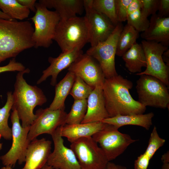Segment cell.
Listing matches in <instances>:
<instances>
[{
  "label": "cell",
  "mask_w": 169,
  "mask_h": 169,
  "mask_svg": "<svg viewBox=\"0 0 169 169\" xmlns=\"http://www.w3.org/2000/svg\"><path fill=\"white\" fill-rule=\"evenodd\" d=\"M132 82L118 75L105 79L102 87L106 109L110 117L117 115L143 114L146 107L131 95Z\"/></svg>",
  "instance_id": "cell-1"
},
{
  "label": "cell",
  "mask_w": 169,
  "mask_h": 169,
  "mask_svg": "<svg viewBox=\"0 0 169 169\" xmlns=\"http://www.w3.org/2000/svg\"><path fill=\"white\" fill-rule=\"evenodd\" d=\"M34 28L29 21L0 18V63L34 47Z\"/></svg>",
  "instance_id": "cell-2"
},
{
  "label": "cell",
  "mask_w": 169,
  "mask_h": 169,
  "mask_svg": "<svg viewBox=\"0 0 169 169\" xmlns=\"http://www.w3.org/2000/svg\"><path fill=\"white\" fill-rule=\"evenodd\" d=\"M30 70L26 68L19 72L16 77L13 93L12 110L17 111L23 127L30 126L35 117L33 110L36 106H41L47 99L42 90L36 85L28 84L23 78Z\"/></svg>",
  "instance_id": "cell-3"
},
{
  "label": "cell",
  "mask_w": 169,
  "mask_h": 169,
  "mask_svg": "<svg viewBox=\"0 0 169 169\" xmlns=\"http://www.w3.org/2000/svg\"><path fill=\"white\" fill-rule=\"evenodd\" d=\"M89 25L85 16L60 20L53 38L62 52L69 51L77 47L82 49L89 43Z\"/></svg>",
  "instance_id": "cell-4"
},
{
  "label": "cell",
  "mask_w": 169,
  "mask_h": 169,
  "mask_svg": "<svg viewBox=\"0 0 169 169\" xmlns=\"http://www.w3.org/2000/svg\"><path fill=\"white\" fill-rule=\"evenodd\" d=\"M36 12L30 19L34 25L32 38L34 47L48 48L52 44L56 26L60 18L55 11L49 10L42 4H35Z\"/></svg>",
  "instance_id": "cell-5"
},
{
  "label": "cell",
  "mask_w": 169,
  "mask_h": 169,
  "mask_svg": "<svg viewBox=\"0 0 169 169\" xmlns=\"http://www.w3.org/2000/svg\"><path fill=\"white\" fill-rule=\"evenodd\" d=\"M136 82L138 102L145 107L168 108L169 93L168 87L157 78L142 74Z\"/></svg>",
  "instance_id": "cell-6"
},
{
  "label": "cell",
  "mask_w": 169,
  "mask_h": 169,
  "mask_svg": "<svg viewBox=\"0 0 169 169\" xmlns=\"http://www.w3.org/2000/svg\"><path fill=\"white\" fill-rule=\"evenodd\" d=\"M115 126L105 123L104 127L92 136L101 148L108 161L122 154L128 147L138 141L122 133Z\"/></svg>",
  "instance_id": "cell-7"
},
{
  "label": "cell",
  "mask_w": 169,
  "mask_h": 169,
  "mask_svg": "<svg viewBox=\"0 0 169 169\" xmlns=\"http://www.w3.org/2000/svg\"><path fill=\"white\" fill-rule=\"evenodd\" d=\"M123 28L122 23L119 22L106 40L91 47L86 51V54L99 63L105 79L118 75L115 67V57L118 39Z\"/></svg>",
  "instance_id": "cell-8"
},
{
  "label": "cell",
  "mask_w": 169,
  "mask_h": 169,
  "mask_svg": "<svg viewBox=\"0 0 169 169\" xmlns=\"http://www.w3.org/2000/svg\"><path fill=\"white\" fill-rule=\"evenodd\" d=\"M10 116L12 124V146L9 150L0 157V159L4 166L13 167L17 161L19 165L25 162V155L30 141L28 138L30 126L23 127L17 112L12 110Z\"/></svg>",
  "instance_id": "cell-9"
},
{
  "label": "cell",
  "mask_w": 169,
  "mask_h": 169,
  "mask_svg": "<svg viewBox=\"0 0 169 169\" xmlns=\"http://www.w3.org/2000/svg\"><path fill=\"white\" fill-rule=\"evenodd\" d=\"M80 169H106L109 162L92 137L80 138L71 143Z\"/></svg>",
  "instance_id": "cell-10"
},
{
  "label": "cell",
  "mask_w": 169,
  "mask_h": 169,
  "mask_svg": "<svg viewBox=\"0 0 169 169\" xmlns=\"http://www.w3.org/2000/svg\"><path fill=\"white\" fill-rule=\"evenodd\" d=\"M141 45L146 57V66L145 70L138 75L146 74L156 77L169 86V67L164 62L162 55L168 47L156 42L143 40Z\"/></svg>",
  "instance_id": "cell-11"
},
{
  "label": "cell",
  "mask_w": 169,
  "mask_h": 169,
  "mask_svg": "<svg viewBox=\"0 0 169 169\" xmlns=\"http://www.w3.org/2000/svg\"><path fill=\"white\" fill-rule=\"evenodd\" d=\"M35 115V118L30 125L28 135L30 141L42 134L51 135L58 127L66 124L67 113L64 110L40 108Z\"/></svg>",
  "instance_id": "cell-12"
},
{
  "label": "cell",
  "mask_w": 169,
  "mask_h": 169,
  "mask_svg": "<svg viewBox=\"0 0 169 169\" xmlns=\"http://www.w3.org/2000/svg\"><path fill=\"white\" fill-rule=\"evenodd\" d=\"M85 16L89 28V42L91 47L106 40L111 34L115 26L105 16L95 10L92 0H83Z\"/></svg>",
  "instance_id": "cell-13"
},
{
  "label": "cell",
  "mask_w": 169,
  "mask_h": 169,
  "mask_svg": "<svg viewBox=\"0 0 169 169\" xmlns=\"http://www.w3.org/2000/svg\"><path fill=\"white\" fill-rule=\"evenodd\" d=\"M68 70L80 77L93 89L103 86L105 79L99 63L86 53L78 58L69 67Z\"/></svg>",
  "instance_id": "cell-14"
},
{
  "label": "cell",
  "mask_w": 169,
  "mask_h": 169,
  "mask_svg": "<svg viewBox=\"0 0 169 169\" xmlns=\"http://www.w3.org/2000/svg\"><path fill=\"white\" fill-rule=\"evenodd\" d=\"M60 126L51 135L54 148L48 157L46 164L56 168L80 169L73 151L64 145V140L60 133Z\"/></svg>",
  "instance_id": "cell-15"
},
{
  "label": "cell",
  "mask_w": 169,
  "mask_h": 169,
  "mask_svg": "<svg viewBox=\"0 0 169 169\" xmlns=\"http://www.w3.org/2000/svg\"><path fill=\"white\" fill-rule=\"evenodd\" d=\"M82 49L77 47L72 50L62 52L56 58L49 57L48 61L50 65L43 71L42 75L37 82L39 84L51 76L50 84L55 86L57 84L58 75L62 70L69 67L81 55L83 54Z\"/></svg>",
  "instance_id": "cell-16"
},
{
  "label": "cell",
  "mask_w": 169,
  "mask_h": 169,
  "mask_svg": "<svg viewBox=\"0 0 169 169\" xmlns=\"http://www.w3.org/2000/svg\"><path fill=\"white\" fill-rule=\"evenodd\" d=\"M52 142L45 138L31 141L27 148L22 169H40L47 163L51 153Z\"/></svg>",
  "instance_id": "cell-17"
},
{
  "label": "cell",
  "mask_w": 169,
  "mask_h": 169,
  "mask_svg": "<svg viewBox=\"0 0 169 169\" xmlns=\"http://www.w3.org/2000/svg\"><path fill=\"white\" fill-rule=\"evenodd\" d=\"M147 29L141 37L144 40L169 45V17L161 18L156 13L152 15Z\"/></svg>",
  "instance_id": "cell-18"
},
{
  "label": "cell",
  "mask_w": 169,
  "mask_h": 169,
  "mask_svg": "<svg viewBox=\"0 0 169 169\" xmlns=\"http://www.w3.org/2000/svg\"><path fill=\"white\" fill-rule=\"evenodd\" d=\"M102 87L96 86L87 99V111L81 123L101 121L110 117L105 105Z\"/></svg>",
  "instance_id": "cell-19"
},
{
  "label": "cell",
  "mask_w": 169,
  "mask_h": 169,
  "mask_svg": "<svg viewBox=\"0 0 169 169\" xmlns=\"http://www.w3.org/2000/svg\"><path fill=\"white\" fill-rule=\"evenodd\" d=\"M38 2L47 8H54L61 20L81 15L84 9L83 0H40Z\"/></svg>",
  "instance_id": "cell-20"
},
{
  "label": "cell",
  "mask_w": 169,
  "mask_h": 169,
  "mask_svg": "<svg viewBox=\"0 0 169 169\" xmlns=\"http://www.w3.org/2000/svg\"><path fill=\"white\" fill-rule=\"evenodd\" d=\"M105 123L98 121L90 123L68 125L60 126L61 136L66 137L71 143L80 138L92 137L101 130Z\"/></svg>",
  "instance_id": "cell-21"
},
{
  "label": "cell",
  "mask_w": 169,
  "mask_h": 169,
  "mask_svg": "<svg viewBox=\"0 0 169 169\" xmlns=\"http://www.w3.org/2000/svg\"><path fill=\"white\" fill-rule=\"evenodd\" d=\"M154 116L153 112L146 114L117 115L102 120L101 121L113 125L118 128L126 125L139 126L148 130L152 125V119Z\"/></svg>",
  "instance_id": "cell-22"
},
{
  "label": "cell",
  "mask_w": 169,
  "mask_h": 169,
  "mask_svg": "<svg viewBox=\"0 0 169 169\" xmlns=\"http://www.w3.org/2000/svg\"><path fill=\"white\" fill-rule=\"evenodd\" d=\"M127 69L131 73H140L146 67V57L141 44L136 42L122 56Z\"/></svg>",
  "instance_id": "cell-23"
},
{
  "label": "cell",
  "mask_w": 169,
  "mask_h": 169,
  "mask_svg": "<svg viewBox=\"0 0 169 169\" xmlns=\"http://www.w3.org/2000/svg\"><path fill=\"white\" fill-rule=\"evenodd\" d=\"M75 75L69 71L65 77L55 85V96L49 108L52 110H64L65 101L69 94L74 83Z\"/></svg>",
  "instance_id": "cell-24"
},
{
  "label": "cell",
  "mask_w": 169,
  "mask_h": 169,
  "mask_svg": "<svg viewBox=\"0 0 169 169\" xmlns=\"http://www.w3.org/2000/svg\"><path fill=\"white\" fill-rule=\"evenodd\" d=\"M126 21L127 24L139 33L144 32L149 27V20L141 12L140 0H132L128 7Z\"/></svg>",
  "instance_id": "cell-25"
},
{
  "label": "cell",
  "mask_w": 169,
  "mask_h": 169,
  "mask_svg": "<svg viewBox=\"0 0 169 169\" xmlns=\"http://www.w3.org/2000/svg\"><path fill=\"white\" fill-rule=\"evenodd\" d=\"M139 32L131 25L126 24L123 27L120 35L117 46L116 55L122 57L136 42Z\"/></svg>",
  "instance_id": "cell-26"
},
{
  "label": "cell",
  "mask_w": 169,
  "mask_h": 169,
  "mask_svg": "<svg viewBox=\"0 0 169 169\" xmlns=\"http://www.w3.org/2000/svg\"><path fill=\"white\" fill-rule=\"evenodd\" d=\"M0 9L14 20H22L27 18L30 10L17 0H0Z\"/></svg>",
  "instance_id": "cell-27"
},
{
  "label": "cell",
  "mask_w": 169,
  "mask_h": 169,
  "mask_svg": "<svg viewBox=\"0 0 169 169\" xmlns=\"http://www.w3.org/2000/svg\"><path fill=\"white\" fill-rule=\"evenodd\" d=\"M7 95V101L4 106L0 108V138L3 137L6 140H11L12 139V131L8 125V121L13 103V98L12 91H8Z\"/></svg>",
  "instance_id": "cell-28"
},
{
  "label": "cell",
  "mask_w": 169,
  "mask_h": 169,
  "mask_svg": "<svg viewBox=\"0 0 169 169\" xmlns=\"http://www.w3.org/2000/svg\"><path fill=\"white\" fill-rule=\"evenodd\" d=\"M87 99L74 100L70 111L67 114L66 124L81 123L87 111Z\"/></svg>",
  "instance_id": "cell-29"
},
{
  "label": "cell",
  "mask_w": 169,
  "mask_h": 169,
  "mask_svg": "<svg viewBox=\"0 0 169 169\" xmlns=\"http://www.w3.org/2000/svg\"><path fill=\"white\" fill-rule=\"evenodd\" d=\"M115 0H92V7L107 17L116 26L119 23L115 12Z\"/></svg>",
  "instance_id": "cell-30"
},
{
  "label": "cell",
  "mask_w": 169,
  "mask_h": 169,
  "mask_svg": "<svg viewBox=\"0 0 169 169\" xmlns=\"http://www.w3.org/2000/svg\"><path fill=\"white\" fill-rule=\"evenodd\" d=\"M93 89L80 77L75 75L69 94L74 100L87 99Z\"/></svg>",
  "instance_id": "cell-31"
},
{
  "label": "cell",
  "mask_w": 169,
  "mask_h": 169,
  "mask_svg": "<svg viewBox=\"0 0 169 169\" xmlns=\"http://www.w3.org/2000/svg\"><path fill=\"white\" fill-rule=\"evenodd\" d=\"M165 142V140L161 138L154 126L151 134L147 148L144 153L150 160L156 151L162 146Z\"/></svg>",
  "instance_id": "cell-32"
},
{
  "label": "cell",
  "mask_w": 169,
  "mask_h": 169,
  "mask_svg": "<svg viewBox=\"0 0 169 169\" xmlns=\"http://www.w3.org/2000/svg\"><path fill=\"white\" fill-rule=\"evenodd\" d=\"M132 0H115V12L118 22L127 20L128 8Z\"/></svg>",
  "instance_id": "cell-33"
},
{
  "label": "cell",
  "mask_w": 169,
  "mask_h": 169,
  "mask_svg": "<svg viewBox=\"0 0 169 169\" xmlns=\"http://www.w3.org/2000/svg\"><path fill=\"white\" fill-rule=\"evenodd\" d=\"M141 10L143 15L148 18L156 13L159 6V0H140Z\"/></svg>",
  "instance_id": "cell-34"
},
{
  "label": "cell",
  "mask_w": 169,
  "mask_h": 169,
  "mask_svg": "<svg viewBox=\"0 0 169 169\" xmlns=\"http://www.w3.org/2000/svg\"><path fill=\"white\" fill-rule=\"evenodd\" d=\"M26 69L22 63L17 61L15 58H13L7 65L0 66V73L6 72H20Z\"/></svg>",
  "instance_id": "cell-35"
},
{
  "label": "cell",
  "mask_w": 169,
  "mask_h": 169,
  "mask_svg": "<svg viewBox=\"0 0 169 169\" xmlns=\"http://www.w3.org/2000/svg\"><path fill=\"white\" fill-rule=\"evenodd\" d=\"M150 160L144 153L140 155L135 161V169H147Z\"/></svg>",
  "instance_id": "cell-36"
},
{
  "label": "cell",
  "mask_w": 169,
  "mask_h": 169,
  "mask_svg": "<svg viewBox=\"0 0 169 169\" xmlns=\"http://www.w3.org/2000/svg\"><path fill=\"white\" fill-rule=\"evenodd\" d=\"M158 13L157 14L161 18L169 17V0H159Z\"/></svg>",
  "instance_id": "cell-37"
},
{
  "label": "cell",
  "mask_w": 169,
  "mask_h": 169,
  "mask_svg": "<svg viewBox=\"0 0 169 169\" xmlns=\"http://www.w3.org/2000/svg\"><path fill=\"white\" fill-rule=\"evenodd\" d=\"M18 2L21 5L29 9L30 10L35 13L36 0H17Z\"/></svg>",
  "instance_id": "cell-38"
},
{
  "label": "cell",
  "mask_w": 169,
  "mask_h": 169,
  "mask_svg": "<svg viewBox=\"0 0 169 169\" xmlns=\"http://www.w3.org/2000/svg\"><path fill=\"white\" fill-rule=\"evenodd\" d=\"M106 169H127L124 166L116 164L113 162L109 161L107 164Z\"/></svg>",
  "instance_id": "cell-39"
},
{
  "label": "cell",
  "mask_w": 169,
  "mask_h": 169,
  "mask_svg": "<svg viewBox=\"0 0 169 169\" xmlns=\"http://www.w3.org/2000/svg\"><path fill=\"white\" fill-rule=\"evenodd\" d=\"M162 58L166 65L169 67V49H168L163 53Z\"/></svg>",
  "instance_id": "cell-40"
},
{
  "label": "cell",
  "mask_w": 169,
  "mask_h": 169,
  "mask_svg": "<svg viewBox=\"0 0 169 169\" xmlns=\"http://www.w3.org/2000/svg\"><path fill=\"white\" fill-rule=\"evenodd\" d=\"M161 160L163 163H169V151L162 155Z\"/></svg>",
  "instance_id": "cell-41"
},
{
  "label": "cell",
  "mask_w": 169,
  "mask_h": 169,
  "mask_svg": "<svg viewBox=\"0 0 169 169\" xmlns=\"http://www.w3.org/2000/svg\"><path fill=\"white\" fill-rule=\"evenodd\" d=\"M0 18L6 20H15L12 19L7 15L5 14L0 9Z\"/></svg>",
  "instance_id": "cell-42"
},
{
  "label": "cell",
  "mask_w": 169,
  "mask_h": 169,
  "mask_svg": "<svg viewBox=\"0 0 169 169\" xmlns=\"http://www.w3.org/2000/svg\"><path fill=\"white\" fill-rule=\"evenodd\" d=\"M40 169H60L54 168L52 166L47 165L46 164Z\"/></svg>",
  "instance_id": "cell-43"
},
{
  "label": "cell",
  "mask_w": 169,
  "mask_h": 169,
  "mask_svg": "<svg viewBox=\"0 0 169 169\" xmlns=\"http://www.w3.org/2000/svg\"><path fill=\"white\" fill-rule=\"evenodd\" d=\"M161 169H169V163L163 164Z\"/></svg>",
  "instance_id": "cell-44"
},
{
  "label": "cell",
  "mask_w": 169,
  "mask_h": 169,
  "mask_svg": "<svg viewBox=\"0 0 169 169\" xmlns=\"http://www.w3.org/2000/svg\"><path fill=\"white\" fill-rule=\"evenodd\" d=\"M1 169H13L12 167L9 166H4L1 168Z\"/></svg>",
  "instance_id": "cell-45"
},
{
  "label": "cell",
  "mask_w": 169,
  "mask_h": 169,
  "mask_svg": "<svg viewBox=\"0 0 169 169\" xmlns=\"http://www.w3.org/2000/svg\"><path fill=\"white\" fill-rule=\"evenodd\" d=\"M2 143H0V151L2 149Z\"/></svg>",
  "instance_id": "cell-46"
}]
</instances>
